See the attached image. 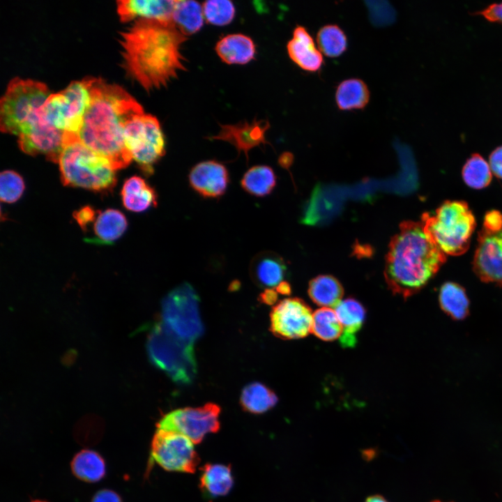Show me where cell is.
<instances>
[{"instance_id":"cell-42","label":"cell","mask_w":502,"mask_h":502,"mask_svg":"<svg viewBox=\"0 0 502 502\" xmlns=\"http://www.w3.org/2000/svg\"><path fill=\"white\" fill-rule=\"evenodd\" d=\"M259 301L266 305H274L278 299V294L276 290L266 289L259 297Z\"/></svg>"},{"instance_id":"cell-44","label":"cell","mask_w":502,"mask_h":502,"mask_svg":"<svg viewBox=\"0 0 502 502\" xmlns=\"http://www.w3.org/2000/svg\"><path fill=\"white\" fill-rule=\"evenodd\" d=\"M292 155L289 153H283L280 158V164L284 167L290 165L292 162Z\"/></svg>"},{"instance_id":"cell-24","label":"cell","mask_w":502,"mask_h":502,"mask_svg":"<svg viewBox=\"0 0 502 502\" xmlns=\"http://www.w3.org/2000/svg\"><path fill=\"white\" fill-rule=\"evenodd\" d=\"M221 60L228 64H245L255 55L252 40L241 33L229 34L221 38L215 48Z\"/></svg>"},{"instance_id":"cell-30","label":"cell","mask_w":502,"mask_h":502,"mask_svg":"<svg viewBox=\"0 0 502 502\" xmlns=\"http://www.w3.org/2000/svg\"><path fill=\"white\" fill-rule=\"evenodd\" d=\"M71 469L77 478L88 482H98L105 474L104 459L98 452L91 450L77 452L71 462Z\"/></svg>"},{"instance_id":"cell-12","label":"cell","mask_w":502,"mask_h":502,"mask_svg":"<svg viewBox=\"0 0 502 502\" xmlns=\"http://www.w3.org/2000/svg\"><path fill=\"white\" fill-rule=\"evenodd\" d=\"M194 444L180 433L157 429L151 441V460L169 471L193 473L200 461Z\"/></svg>"},{"instance_id":"cell-2","label":"cell","mask_w":502,"mask_h":502,"mask_svg":"<svg viewBox=\"0 0 502 502\" xmlns=\"http://www.w3.org/2000/svg\"><path fill=\"white\" fill-rule=\"evenodd\" d=\"M91 100L79 140L107 159L115 170L126 167L132 158L126 147L123 131L135 115L144 112L142 105L121 86L93 78Z\"/></svg>"},{"instance_id":"cell-46","label":"cell","mask_w":502,"mask_h":502,"mask_svg":"<svg viewBox=\"0 0 502 502\" xmlns=\"http://www.w3.org/2000/svg\"><path fill=\"white\" fill-rule=\"evenodd\" d=\"M32 502H47V501L36 500V501H33Z\"/></svg>"},{"instance_id":"cell-39","label":"cell","mask_w":502,"mask_h":502,"mask_svg":"<svg viewBox=\"0 0 502 502\" xmlns=\"http://www.w3.org/2000/svg\"><path fill=\"white\" fill-rule=\"evenodd\" d=\"M477 14L482 15L489 22L502 23V2L492 3Z\"/></svg>"},{"instance_id":"cell-33","label":"cell","mask_w":502,"mask_h":502,"mask_svg":"<svg viewBox=\"0 0 502 502\" xmlns=\"http://www.w3.org/2000/svg\"><path fill=\"white\" fill-rule=\"evenodd\" d=\"M316 39L321 52L328 57L339 56L347 49V37L337 24H329L321 26Z\"/></svg>"},{"instance_id":"cell-9","label":"cell","mask_w":502,"mask_h":502,"mask_svg":"<svg viewBox=\"0 0 502 502\" xmlns=\"http://www.w3.org/2000/svg\"><path fill=\"white\" fill-rule=\"evenodd\" d=\"M126 149L140 169L147 176L165 153V139L158 119L144 112L132 117L123 131Z\"/></svg>"},{"instance_id":"cell-41","label":"cell","mask_w":502,"mask_h":502,"mask_svg":"<svg viewBox=\"0 0 502 502\" xmlns=\"http://www.w3.org/2000/svg\"><path fill=\"white\" fill-rule=\"evenodd\" d=\"M91 502H122V500L115 492L102 489L94 495Z\"/></svg>"},{"instance_id":"cell-23","label":"cell","mask_w":502,"mask_h":502,"mask_svg":"<svg viewBox=\"0 0 502 502\" xmlns=\"http://www.w3.org/2000/svg\"><path fill=\"white\" fill-rule=\"evenodd\" d=\"M121 196L124 207L132 212H143L157 206L155 190L139 176H132L125 181Z\"/></svg>"},{"instance_id":"cell-15","label":"cell","mask_w":502,"mask_h":502,"mask_svg":"<svg viewBox=\"0 0 502 502\" xmlns=\"http://www.w3.org/2000/svg\"><path fill=\"white\" fill-rule=\"evenodd\" d=\"M65 133L41 117L29 124L17 136L20 149L31 155H43L47 160L58 162L64 146Z\"/></svg>"},{"instance_id":"cell-29","label":"cell","mask_w":502,"mask_h":502,"mask_svg":"<svg viewBox=\"0 0 502 502\" xmlns=\"http://www.w3.org/2000/svg\"><path fill=\"white\" fill-rule=\"evenodd\" d=\"M202 6L195 1H175L172 22L185 36L199 31L204 24Z\"/></svg>"},{"instance_id":"cell-45","label":"cell","mask_w":502,"mask_h":502,"mask_svg":"<svg viewBox=\"0 0 502 502\" xmlns=\"http://www.w3.org/2000/svg\"><path fill=\"white\" fill-rule=\"evenodd\" d=\"M364 502H389L381 494H374L368 496Z\"/></svg>"},{"instance_id":"cell-28","label":"cell","mask_w":502,"mask_h":502,"mask_svg":"<svg viewBox=\"0 0 502 502\" xmlns=\"http://www.w3.org/2000/svg\"><path fill=\"white\" fill-rule=\"evenodd\" d=\"M308 295L317 305L322 307L335 306L344 294L340 282L333 276L320 275L309 283Z\"/></svg>"},{"instance_id":"cell-11","label":"cell","mask_w":502,"mask_h":502,"mask_svg":"<svg viewBox=\"0 0 502 502\" xmlns=\"http://www.w3.org/2000/svg\"><path fill=\"white\" fill-rule=\"evenodd\" d=\"M473 268L482 280L502 284V213L499 211L485 215L478 235Z\"/></svg>"},{"instance_id":"cell-43","label":"cell","mask_w":502,"mask_h":502,"mask_svg":"<svg viewBox=\"0 0 502 502\" xmlns=\"http://www.w3.org/2000/svg\"><path fill=\"white\" fill-rule=\"evenodd\" d=\"M276 291L283 296H289L291 293V286L287 281H282L276 287Z\"/></svg>"},{"instance_id":"cell-5","label":"cell","mask_w":502,"mask_h":502,"mask_svg":"<svg viewBox=\"0 0 502 502\" xmlns=\"http://www.w3.org/2000/svg\"><path fill=\"white\" fill-rule=\"evenodd\" d=\"M422 221L446 255L457 256L468 250L476 220L466 202L446 201L434 215L423 214Z\"/></svg>"},{"instance_id":"cell-22","label":"cell","mask_w":502,"mask_h":502,"mask_svg":"<svg viewBox=\"0 0 502 502\" xmlns=\"http://www.w3.org/2000/svg\"><path fill=\"white\" fill-rule=\"evenodd\" d=\"M335 312L342 328L340 337L341 346L353 347L356 344V335L365 319L364 306L353 298L341 300L335 306Z\"/></svg>"},{"instance_id":"cell-3","label":"cell","mask_w":502,"mask_h":502,"mask_svg":"<svg viewBox=\"0 0 502 502\" xmlns=\"http://www.w3.org/2000/svg\"><path fill=\"white\" fill-rule=\"evenodd\" d=\"M446 260L422 220L402 222L389 245L386 282L394 294L407 298L422 289Z\"/></svg>"},{"instance_id":"cell-36","label":"cell","mask_w":502,"mask_h":502,"mask_svg":"<svg viewBox=\"0 0 502 502\" xmlns=\"http://www.w3.org/2000/svg\"><path fill=\"white\" fill-rule=\"evenodd\" d=\"M202 8L205 20L213 25H227L231 22L235 16L234 5L228 0L206 1Z\"/></svg>"},{"instance_id":"cell-31","label":"cell","mask_w":502,"mask_h":502,"mask_svg":"<svg viewBox=\"0 0 502 502\" xmlns=\"http://www.w3.org/2000/svg\"><path fill=\"white\" fill-rule=\"evenodd\" d=\"M241 185L251 195L264 197L269 195L276 185V176L273 169L267 165H255L243 176Z\"/></svg>"},{"instance_id":"cell-17","label":"cell","mask_w":502,"mask_h":502,"mask_svg":"<svg viewBox=\"0 0 502 502\" xmlns=\"http://www.w3.org/2000/svg\"><path fill=\"white\" fill-rule=\"evenodd\" d=\"M270 128L268 121L254 120L234 125H220L218 135L210 139L227 142L234 145L238 153L243 152L248 158V151L260 144H267L265 134Z\"/></svg>"},{"instance_id":"cell-32","label":"cell","mask_w":502,"mask_h":502,"mask_svg":"<svg viewBox=\"0 0 502 502\" xmlns=\"http://www.w3.org/2000/svg\"><path fill=\"white\" fill-rule=\"evenodd\" d=\"M439 302L442 309L455 319H463L468 313L466 294L463 288L455 283L446 282L441 287Z\"/></svg>"},{"instance_id":"cell-4","label":"cell","mask_w":502,"mask_h":502,"mask_svg":"<svg viewBox=\"0 0 502 502\" xmlns=\"http://www.w3.org/2000/svg\"><path fill=\"white\" fill-rule=\"evenodd\" d=\"M64 139L58 162L62 183L100 192L112 190L116 176L109 161L82 144L77 135L65 134Z\"/></svg>"},{"instance_id":"cell-20","label":"cell","mask_w":502,"mask_h":502,"mask_svg":"<svg viewBox=\"0 0 502 502\" xmlns=\"http://www.w3.org/2000/svg\"><path fill=\"white\" fill-rule=\"evenodd\" d=\"M91 226L92 235L84 238L86 242L96 245H112L124 234L128 221L119 210L107 208L98 211Z\"/></svg>"},{"instance_id":"cell-6","label":"cell","mask_w":502,"mask_h":502,"mask_svg":"<svg viewBox=\"0 0 502 502\" xmlns=\"http://www.w3.org/2000/svg\"><path fill=\"white\" fill-rule=\"evenodd\" d=\"M146 349L151 362L173 381L188 384L194 379L197 362L193 343L181 338L162 322L151 329Z\"/></svg>"},{"instance_id":"cell-16","label":"cell","mask_w":502,"mask_h":502,"mask_svg":"<svg viewBox=\"0 0 502 502\" xmlns=\"http://www.w3.org/2000/svg\"><path fill=\"white\" fill-rule=\"evenodd\" d=\"M188 180L190 187L205 198H219L222 196L229 183L226 167L215 160L197 163L190 171Z\"/></svg>"},{"instance_id":"cell-10","label":"cell","mask_w":502,"mask_h":502,"mask_svg":"<svg viewBox=\"0 0 502 502\" xmlns=\"http://www.w3.org/2000/svg\"><path fill=\"white\" fill-rule=\"evenodd\" d=\"M199 301L190 284L175 287L162 301V323L181 338L193 343L204 333Z\"/></svg>"},{"instance_id":"cell-14","label":"cell","mask_w":502,"mask_h":502,"mask_svg":"<svg viewBox=\"0 0 502 502\" xmlns=\"http://www.w3.org/2000/svg\"><path fill=\"white\" fill-rule=\"evenodd\" d=\"M313 313L299 298H287L275 305L270 314V330L282 340L303 338L312 330Z\"/></svg>"},{"instance_id":"cell-25","label":"cell","mask_w":502,"mask_h":502,"mask_svg":"<svg viewBox=\"0 0 502 502\" xmlns=\"http://www.w3.org/2000/svg\"><path fill=\"white\" fill-rule=\"evenodd\" d=\"M335 103L342 111L363 109L369 103L370 92L366 83L359 78H349L336 87Z\"/></svg>"},{"instance_id":"cell-19","label":"cell","mask_w":502,"mask_h":502,"mask_svg":"<svg viewBox=\"0 0 502 502\" xmlns=\"http://www.w3.org/2000/svg\"><path fill=\"white\" fill-rule=\"evenodd\" d=\"M116 3L117 13L122 22H129L134 19L172 22L175 1L121 0Z\"/></svg>"},{"instance_id":"cell-37","label":"cell","mask_w":502,"mask_h":502,"mask_svg":"<svg viewBox=\"0 0 502 502\" xmlns=\"http://www.w3.org/2000/svg\"><path fill=\"white\" fill-rule=\"evenodd\" d=\"M25 189L22 177L13 170H5L0 175V197L2 201L13 203L22 195Z\"/></svg>"},{"instance_id":"cell-7","label":"cell","mask_w":502,"mask_h":502,"mask_svg":"<svg viewBox=\"0 0 502 502\" xmlns=\"http://www.w3.org/2000/svg\"><path fill=\"white\" fill-rule=\"evenodd\" d=\"M50 94L43 82L13 79L0 102L1 130L17 136L27 124L40 117V108Z\"/></svg>"},{"instance_id":"cell-8","label":"cell","mask_w":502,"mask_h":502,"mask_svg":"<svg viewBox=\"0 0 502 502\" xmlns=\"http://www.w3.org/2000/svg\"><path fill=\"white\" fill-rule=\"evenodd\" d=\"M92 82V77L74 81L51 93L40 108L42 119L65 134L78 135L90 103Z\"/></svg>"},{"instance_id":"cell-34","label":"cell","mask_w":502,"mask_h":502,"mask_svg":"<svg viewBox=\"0 0 502 502\" xmlns=\"http://www.w3.org/2000/svg\"><path fill=\"white\" fill-rule=\"evenodd\" d=\"M311 332L319 340L326 342L340 339L342 328L337 314L330 307H321L313 313Z\"/></svg>"},{"instance_id":"cell-26","label":"cell","mask_w":502,"mask_h":502,"mask_svg":"<svg viewBox=\"0 0 502 502\" xmlns=\"http://www.w3.org/2000/svg\"><path fill=\"white\" fill-rule=\"evenodd\" d=\"M201 471L200 487L207 496H225L231 490L234 479L229 466L207 464L201 468Z\"/></svg>"},{"instance_id":"cell-47","label":"cell","mask_w":502,"mask_h":502,"mask_svg":"<svg viewBox=\"0 0 502 502\" xmlns=\"http://www.w3.org/2000/svg\"><path fill=\"white\" fill-rule=\"evenodd\" d=\"M431 502H443V501H439V500H434V501H431Z\"/></svg>"},{"instance_id":"cell-13","label":"cell","mask_w":502,"mask_h":502,"mask_svg":"<svg viewBox=\"0 0 502 502\" xmlns=\"http://www.w3.org/2000/svg\"><path fill=\"white\" fill-rule=\"evenodd\" d=\"M220 413V406L213 403L195 408L178 409L163 416L156 427L157 429L180 433L197 444L206 434L219 430Z\"/></svg>"},{"instance_id":"cell-21","label":"cell","mask_w":502,"mask_h":502,"mask_svg":"<svg viewBox=\"0 0 502 502\" xmlns=\"http://www.w3.org/2000/svg\"><path fill=\"white\" fill-rule=\"evenodd\" d=\"M250 270L251 277L257 285L271 289L283 281L287 266L284 261L275 253L261 252L252 259Z\"/></svg>"},{"instance_id":"cell-1","label":"cell","mask_w":502,"mask_h":502,"mask_svg":"<svg viewBox=\"0 0 502 502\" xmlns=\"http://www.w3.org/2000/svg\"><path fill=\"white\" fill-rule=\"evenodd\" d=\"M187 39L172 22L137 19L121 33L123 66L145 90L160 89L185 70Z\"/></svg>"},{"instance_id":"cell-27","label":"cell","mask_w":502,"mask_h":502,"mask_svg":"<svg viewBox=\"0 0 502 502\" xmlns=\"http://www.w3.org/2000/svg\"><path fill=\"white\" fill-rule=\"evenodd\" d=\"M278 398L275 393L266 385L252 382L245 386L241 393L240 404L244 411L260 414L272 409Z\"/></svg>"},{"instance_id":"cell-38","label":"cell","mask_w":502,"mask_h":502,"mask_svg":"<svg viewBox=\"0 0 502 502\" xmlns=\"http://www.w3.org/2000/svg\"><path fill=\"white\" fill-rule=\"evenodd\" d=\"M98 211L90 206H84L73 213V218L81 229L86 232L93 222Z\"/></svg>"},{"instance_id":"cell-40","label":"cell","mask_w":502,"mask_h":502,"mask_svg":"<svg viewBox=\"0 0 502 502\" xmlns=\"http://www.w3.org/2000/svg\"><path fill=\"white\" fill-rule=\"evenodd\" d=\"M489 167L492 172L502 178V146L495 149L489 156Z\"/></svg>"},{"instance_id":"cell-35","label":"cell","mask_w":502,"mask_h":502,"mask_svg":"<svg viewBox=\"0 0 502 502\" xmlns=\"http://www.w3.org/2000/svg\"><path fill=\"white\" fill-rule=\"evenodd\" d=\"M464 182L474 189L487 186L492 180L489 165L479 154H473L468 159L462 169Z\"/></svg>"},{"instance_id":"cell-18","label":"cell","mask_w":502,"mask_h":502,"mask_svg":"<svg viewBox=\"0 0 502 502\" xmlns=\"http://www.w3.org/2000/svg\"><path fill=\"white\" fill-rule=\"evenodd\" d=\"M287 50L291 60L305 71L315 73L323 66L322 53L307 29L302 25H297L294 29L292 38L287 44Z\"/></svg>"}]
</instances>
